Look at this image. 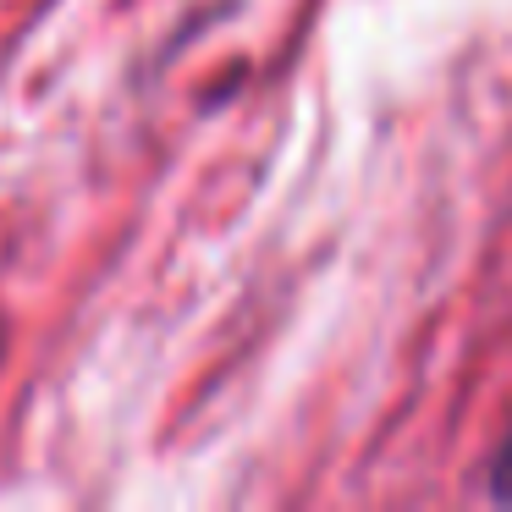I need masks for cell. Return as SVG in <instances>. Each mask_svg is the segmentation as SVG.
<instances>
[{"instance_id":"obj_1","label":"cell","mask_w":512,"mask_h":512,"mask_svg":"<svg viewBox=\"0 0 512 512\" xmlns=\"http://www.w3.org/2000/svg\"><path fill=\"white\" fill-rule=\"evenodd\" d=\"M490 496H496V501H512V430H507V441H501L496 463H490Z\"/></svg>"}]
</instances>
